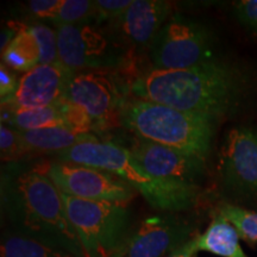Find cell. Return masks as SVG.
I'll use <instances>...</instances> for the list:
<instances>
[{"instance_id": "6da1fadb", "label": "cell", "mask_w": 257, "mask_h": 257, "mask_svg": "<svg viewBox=\"0 0 257 257\" xmlns=\"http://www.w3.org/2000/svg\"><path fill=\"white\" fill-rule=\"evenodd\" d=\"M0 202L10 230L85 257L62 193L37 167L17 162L3 167Z\"/></svg>"}, {"instance_id": "7a4b0ae2", "label": "cell", "mask_w": 257, "mask_h": 257, "mask_svg": "<svg viewBox=\"0 0 257 257\" xmlns=\"http://www.w3.org/2000/svg\"><path fill=\"white\" fill-rule=\"evenodd\" d=\"M238 69L211 60L187 69H152L131 86L135 98L170 106L216 120L233 110L243 94Z\"/></svg>"}, {"instance_id": "3957f363", "label": "cell", "mask_w": 257, "mask_h": 257, "mask_svg": "<svg viewBox=\"0 0 257 257\" xmlns=\"http://www.w3.org/2000/svg\"><path fill=\"white\" fill-rule=\"evenodd\" d=\"M57 157L63 162L112 173L140 192L153 207L161 211L188 210L199 197L198 185L154 178L127 149L111 142H101L98 138L57 153Z\"/></svg>"}, {"instance_id": "277c9868", "label": "cell", "mask_w": 257, "mask_h": 257, "mask_svg": "<svg viewBox=\"0 0 257 257\" xmlns=\"http://www.w3.org/2000/svg\"><path fill=\"white\" fill-rule=\"evenodd\" d=\"M119 119L140 140L205 161L211 150L214 120L204 115L134 98L121 105Z\"/></svg>"}, {"instance_id": "5b68a950", "label": "cell", "mask_w": 257, "mask_h": 257, "mask_svg": "<svg viewBox=\"0 0 257 257\" xmlns=\"http://www.w3.org/2000/svg\"><path fill=\"white\" fill-rule=\"evenodd\" d=\"M62 198L85 257H125L131 238L130 212L125 205L83 200L63 193Z\"/></svg>"}, {"instance_id": "8992f818", "label": "cell", "mask_w": 257, "mask_h": 257, "mask_svg": "<svg viewBox=\"0 0 257 257\" xmlns=\"http://www.w3.org/2000/svg\"><path fill=\"white\" fill-rule=\"evenodd\" d=\"M213 37L199 22L173 16L150 46L154 69H187L213 59Z\"/></svg>"}, {"instance_id": "52a82bcc", "label": "cell", "mask_w": 257, "mask_h": 257, "mask_svg": "<svg viewBox=\"0 0 257 257\" xmlns=\"http://www.w3.org/2000/svg\"><path fill=\"white\" fill-rule=\"evenodd\" d=\"M63 194L91 201L125 205L135 197L136 189L112 173L92 167L55 161L37 166Z\"/></svg>"}, {"instance_id": "ba28073f", "label": "cell", "mask_w": 257, "mask_h": 257, "mask_svg": "<svg viewBox=\"0 0 257 257\" xmlns=\"http://www.w3.org/2000/svg\"><path fill=\"white\" fill-rule=\"evenodd\" d=\"M59 62L73 72L112 67L119 63L120 50L107 35L88 23L56 28Z\"/></svg>"}, {"instance_id": "9c48e42d", "label": "cell", "mask_w": 257, "mask_h": 257, "mask_svg": "<svg viewBox=\"0 0 257 257\" xmlns=\"http://www.w3.org/2000/svg\"><path fill=\"white\" fill-rule=\"evenodd\" d=\"M224 184L244 197L257 199V133L249 127L232 128L221 149Z\"/></svg>"}, {"instance_id": "30bf717a", "label": "cell", "mask_w": 257, "mask_h": 257, "mask_svg": "<svg viewBox=\"0 0 257 257\" xmlns=\"http://www.w3.org/2000/svg\"><path fill=\"white\" fill-rule=\"evenodd\" d=\"M74 74L60 62L38 64L21 76L14 98L2 107L40 108L60 104L66 99Z\"/></svg>"}, {"instance_id": "8fae6325", "label": "cell", "mask_w": 257, "mask_h": 257, "mask_svg": "<svg viewBox=\"0 0 257 257\" xmlns=\"http://www.w3.org/2000/svg\"><path fill=\"white\" fill-rule=\"evenodd\" d=\"M127 150L150 175L167 181L197 185L205 169V160L140 138Z\"/></svg>"}, {"instance_id": "7c38bea8", "label": "cell", "mask_w": 257, "mask_h": 257, "mask_svg": "<svg viewBox=\"0 0 257 257\" xmlns=\"http://www.w3.org/2000/svg\"><path fill=\"white\" fill-rule=\"evenodd\" d=\"M191 232V225L179 217H149L131 236L125 257H163L193 238Z\"/></svg>"}, {"instance_id": "4fadbf2b", "label": "cell", "mask_w": 257, "mask_h": 257, "mask_svg": "<svg viewBox=\"0 0 257 257\" xmlns=\"http://www.w3.org/2000/svg\"><path fill=\"white\" fill-rule=\"evenodd\" d=\"M66 100L78 105L94 125H110L118 108L119 95L108 75L99 72L74 74L67 89Z\"/></svg>"}, {"instance_id": "5bb4252c", "label": "cell", "mask_w": 257, "mask_h": 257, "mask_svg": "<svg viewBox=\"0 0 257 257\" xmlns=\"http://www.w3.org/2000/svg\"><path fill=\"white\" fill-rule=\"evenodd\" d=\"M172 3L166 0H134L119 24L124 35L137 46H152L172 15Z\"/></svg>"}, {"instance_id": "9a60e30c", "label": "cell", "mask_w": 257, "mask_h": 257, "mask_svg": "<svg viewBox=\"0 0 257 257\" xmlns=\"http://www.w3.org/2000/svg\"><path fill=\"white\" fill-rule=\"evenodd\" d=\"M239 238L233 225L218 213L206 231L197 236V249L220 257H248L240 246Z\"/></svg>"}, {"instance_id": "2e32d148", "label": "cell", "mask_w": 257, "mask_h": 257, "mask_svg": "<svg viewBox=\"0 0 257 257\" xmlns=\"http://www.w3.org/2000/svg\"><path fill=\"white\" fill-rule=\"evenodd\" d=\"M9 25L16 31V36L2 53L3 63L16 72L27 73L41 64L40 44L29 24L14 22Z\"/></svg>"}, {"instance_id": "e0dca14e", "label": "cell", "mask_w": 257, "mask_h": 257, "mask_svg": "<svg viewBox=\"0 0 257 257\" xmlns=\"http://www.w3.org/2000/svg\"><path fill=\"white\" fill-rule=\"evenodd\" d=\"M19 131V130H18ZM28 150L61 153L86 141L96 140L91 134H83L67 126H53L38 130L19 131Z\"/></svg>"}, {"instance_id": "ac0fdd59", "label": "cell", "mask_w": 257, "mask_h": 257, "mask_svg": "<svg viewBox=\"0 0 257 257\" xmlns=\"http://www.w3.org/2000/svg\"><path fill=\"white\" fill-rule=\"evenodd\" d=\"M0 257H83L61 246L41 242L6 227L2 234Z\"/></svg>"}, {"instance_id": "d6986e66", "label": "cell", "mask_w": 257, "mask_h": 257, "mask_svg": "<svg viewBox=\"0 0 257 257\" xmlns=\"http://www.w3.org/2000/svg\"><path fill=\"white\" fill-rule=\"evenodd\" d=\"M2 108V123L19 131L66 126L59 104L40 108Z\"/></svg>"}, {"instance_id": "ffe728a7", "label": "cell", "mask_w": 257, "mask_h": 257, "mask_svg": "<svg viewBox=\"0 0 257 257\" xmlns=\"http://www.w3.org/2000/svg\"><path fill=\"white\" fill-rule=\"evenodd\" d=\"M219 214L233 225L240 238L257 243V212L225 204L219 208Z\"/></svg>"}, {"instance_id": "44dd1931", "label": "cell", "mask_w": 257, "mask_h": 257, "mask_svg": "<svg viewBox=\"0 0 257 257\" xmlns=\"http://www.w3.org/2000/svg\"><path fill=\"white\" fill-rule=\"evenodd\" d=\"M95 17V2L89 0H62L59 14L53 24L56 28L63 25L88 23Z\"/></svg>"}, {"instance_id": "7402d4cb", "label": "cell", "mask_w": 257, "mask_h": 257, "mask_svg": "<svg viewBox=\"0 0 257 257\" xmlns=\"http://www.w3.org/2000/svg\"><path fill=\"white\" fill-rule=\"evenodd\" d=\"M59 108L67 127L79 131V133L91 134L89 130H92L94 123L81 107L64 99L59 104Z\"/></svg>"}, {"instance_id": "603a6c76", "label": "cell", "mask_w": 257, "mask_h": 257, "mask_svg": "<svg viewBox=\"0 0 257 257\" xmlns=\"http://www.w3.org/2000/svg\"><path fill=\"white\" fill-rule=\"evenodd\" d=\"M0 150L4 160H15L28 152L21 133L16 128L2 123L0 126Z\"/></svg>"}, {"instance_id": "cb8c5ba5", "label": "cell", "mask_w": 257, "mask_h": 257, "mask_svg": "<svg viewBox=\"0 0 257 257\" xmlns=\"http://www.w3.org/2000/svg\"><path fill=\"white\" fill-rule=\"evenodd\" d=\"M233 10L239 23L257 35V0H239L233 4Z\"/></svg>"}, {"instance_id": "d4e9b609", "label": "cell", "mask_w": 257, "mask_h": 257, "mask_svg": "<svg viewBox=\"0 0 257 257\" xmlns=\"http://www.w3.org/2000/svg\"><path fill=\"white\" fill-rule=\"evenodd\" d=\"M134 0H96L95 17L102 19H119L130 8Z\"/></svg>"}, {"instance_id": "484cf974", "label": "cell", "mask_w": 257, "mask_h": 257, "mask_svg": "<svg viewBox=\"0 0 257 257\" xmlns=\"http://www.w3.org/2000/svg\"><path fill=\"white\" fill-rule=\"evenodd\" d=\"M62 0H34L29 2V14L41 21L51 22L55 21Z\"/></svg>"}, {"instance_id": "4316f807", "label": "cell", "mask_w": 257, "mask_h": 257, "mask_svg": "<svg viewBox=\"0 0 257 257\" xmlns=\"http://www.w3.org/2000/svg\"><path fill=\"white\" fill-rule=\"evenodd\" d=\"M19 79L16 75L14 69L6 66L2 62L0 66V96H2V106L8 104V102L14 98L18 89Z\"/></svg>"}, {"instance_id": "83f0119b", "label": "cell", "mask_w": 257, "mask_h": 257, "mask_svg": "<svg viewBox=\"0 0 257 257\" xmlns=\"http://www.w3.org/2000/svg\"><path fill=\"white\" fill-rule=\"evenodd\" d=\"M198 252L197 249V236H194L188 242H186L184 245H181L174 251H172L166 257H195V253Z\"/></svg>"}]
</instances>
